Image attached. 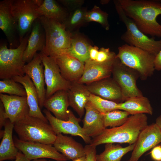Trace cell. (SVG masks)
<instances>
[{
    "label": "cell",
    "mask_w": 161,
    "mask_h": 161,
    "mask_svg": "<svg viewBox=\"0 0 161 161\" xmlns=\"http://www.w3.org/2000/svg\"><path fill=\"white\" fill-rule=\"evenodd\" d=\"M43 112L56 134L63 133L79 136L86 143H90L91 138L86 134L83 128L79 125L81 118L76 117L70 110L68 109L67 111L68 120L67 121L56 118L47 109H44Z\"/></svg>",
    "instance_id": "cell-12"
},
{
    "label": "cell",
    "mask_w": 161,
    "mask_h": 161,
    "mask_svg": "<svg viewBox=\"0 0 161 161\" xmlns=\"http://www.w3.org/2000/svg\"><path fill=\"white\" fill-rule=\"evenodd\" d=\"M148 125L145 114L131 115L121 126L106 128L100 134L93 138L90 144L95 146L108 143L131 145L136 143L141 131Z\"/></svg>",
    "instance_id": "cell-2"
},
{
    "label": "cell",
    "mask_w": 161,
    "mask_h": 161,
    "mask_svg": "<svg viewBox=\"0 0 161 161\" xmlns=\"http://www.w3.org/2000/svg\"><path fill=\"white\" fill-rule=\"evenodd\" d=\"M67 91L69 106L81 118L84 114L85 107L91 93L86 84L78 82L71 83Z\"/></svg>",
    "instance_id": "cell-22"
},
{
    "label": "cell",
    "mask_w": 161,
    "mask_h": 161,
    "mask_svg": "<svg viewBox=\"0 0 161 161\" xmlns=\"http://www.w3.org/2000/svg\"><path fill=\"white\" fill-rule=\"evenodd\" d=\"M85 110L82 128L88 136L93 138L100 134L106 128L104 125L102 114L94 108L89 101Z\"/></svg>",
    "instance_id": "cell-23"
},
{
    "label": "cell",
    "mask_w": 161,
    "mask_h": 161,
    "mask_svg": "<svg viewBox=\"0 0 161 161\" xmlns=\"http://www.w3.org/2000/svg\"><path fill=\"white\" fill-rule=\"evenodd\" d=\"M43 66L39 53H36L32 60L25 64L23 68L24 74L30 78L36 88L40 108L44 106L46 99V89Z\"/></svg>",
    "instance_id": "cell-14"
},
{
    "label": "cell",
    "mask_w": 161,
    "mask_h": 161,
    "mask_svg": "<svg viewBox=\"0 0 161 161\" xmlns=\"http://www.w3.org/2000/svg\"><path fill=\"white\" fill-rule=\"evenodd\" d=\"M86 85L92 94L117 103L123 102L121 89L111 76Z\"/></svg>",
    "instance_id": "cell-16"
},
{
    "label": "cell",
    "mask_w": 161,
    "mask_h": 161,
    "mask_svg": "<svg viewBox=\"0 0 161 161\" xmlns=\"http://www.w3.org/2000/svg\"><path fill=\"white\" fill-rule=\"evenodd\" d=\"M0 93L27 97L26 91L24 87L12 78L4 79L0 80Z\"/></svg>",
    "instance_id": "cell-33"
},
{
    "label": "cell",
    "mask_w": 161,
    "mask_h": 161,
    "mask_svg": "<svg viewBox=\"0 0 161 161\" xmlns=\"http://www.w3.org/2000/svg\"><path fill=\"white\" fill-rule=\"evenodd\" d=\"M58 1L70 12L82 6L84 2L83 0H59Z\"/></svg>",
    "instance_id": "cell-37"
},
{
    "label": "cell",
    "mask_w": 161,
    "mask_h": 161,
    "mask_svg": "<svg viewBox=\"0 0 161 161\" xmlns=\"http://www.w3.org/2000/svg\"><path fill=\"white\" fill-rule=\"evenodd\" d=\"M39 54L44 67L45 81L46 86V99L58 90H67L71 83L62 76L55 58L47 56L42 52H40Z\"/></svg>",
    "instance_id": "cell-10"
},
{
    "label": "cell",
    "mask_w": 161,
    "mask_h": 161,
    "mask_svg": "<svg viewBox=\"0 0 161 161\" xmlns=\"http://www.w3.org/2000/svg\"><path fill=\"white\" fill-rule=\"evenodd\" d=\"M32 161H47V160L44 158H42L34 160Z\"/></svg>",
    "instance_id": "cell-46"
},
{
    "label": "cell",
    "mask_w": 161,
    "mask_h": 161,
    "mask_svg": "<svg viewBox=\"0 0 161 161\" xmlns=\"http://www.w3.org/2000/svg\"><path fill=\"white\" fill-rule=\"evenodd\" d=\"M116 58L125 65L138 72L140 78L146 80L155 70V56L141 48L125 44L119 47Z\"/></svg>",
    "instance_id": "cell-6"
},
{
    "label": "cell",
    "mask_w": 161,
    "mask_h": 161,
    "mask_svg": "<svg viewBox=\"0 0 161 161\" xmlns=\"http://www.w3.org/2000/svg\"><path fill=\"white\" fill-rule=\"evenodd\" d=\"M112 74L121 89L123 102L130 97L143 96L136 84L140 78L139 73L125 65L118 58H116L113 64Z\"/></svg>",
    "instance_id": "cell-9"
},
{
    "label": "cell",
    "mask_w": 161,
    "mask_h": 161,
    "mask_svg": "<svg viewBox=\"0 0 161 161\" xmlns=\"http://www.w3.org/2000/svg\"><path fill=\"white\" fill-rule=\"evenodd\" d=\"M126 15L145 34L161 38V24L157 21L161 15L158 0H118Z\"/></svg>",
    "instance_id": "cell-1"
},
{
    "label": "cell",
    "mask_w": 161,
    "mask_h": 161,
    "mask_svg": "<svg viewBox=\"0 0 161 161\" xmlns=\"http://www.w3.org/2000/svg\"><path fill=\"white\" fill-rule=\"evenodd\" d=\"M43 0H11L12 13L16 20L20 42L30 32L33 22L40 16L38 8Z\"/></svg>",
    "instance_id": "cell-8"
},
{
    "label": "cell",
    "mask_w": 161,
    "mask_h": 161,
    "mask_svg": "<svg viewBox=\"0 0 161 161\" xmlns=\"http://www.w3.org/2000/svg\"><path fill=\"white\" fill-rule=\"evenodd\" d=\"M108 14L100 8L95 5L90 10L87 11L85 16L87 23L95 21L100 24L106 30H109L110 25L108 21Z\"/></svg>",
    "instance_id": "cell-35"
},
{
    "label": "cell",
    "mask_w": 161,
    "mask_h": 161,
    "mask_svg": "<svg viewBox=\"0 0 161 161\" xmlns=\"http://www.w3.org/2000/svg\"><path fill=\"white\" fill-rule=\"evenodd\" d=\"M89 102L102 114L118 109V103L103 99L91 93Z\"/></svg>",
    "instance_id": "cell-34"
},
{
    "label": "cell",
    "mask_w": 161,
    "mask_h": 161,
    "mask_svg": "<svg viewBox=\"0 0 161 161\" xmlns=\"http://www.w3.org/2000/svg\"><path fill=\"white\" fill-rule=\"evenodd\" d=\"M118 109L126 111L131 115L139 114L152 115L153 113L150 101L143 95L130 97L118 103Z\"/></svg>",
    "instance_id": "cell-27"
},
{
    "label": "cell",
    "mask_w": 161,
    "mask_h": 161,
    "mask_svg": "<svg viewBox=\"0 0 161 161\" xmlns=\"http://www.w3.org/2000/svg\"><path fill=\"white\" fill-rule=\"evenodd\" d=\"M155 70L160 71L161 70V49L156 56L154 61Z\"/></svg>",
    "instance_id": "cell-42"
},
{
    "label": "cell",
    "mask_w": 161,
    "mask_h": 161,
    "mask_svg": "<svg viewBox=\"0 0 161 161\" xmlns=\"http://www.w3.org/2000/svg\"><path fill=\"white\" fill-rule=\"evenodd\" d=\"M11 0L0 2V28L4 34L10 47H17L18 35L16 22L12 13Z\"/></svg>",
    "instance_id": "cell-17"
},
{
    "label": "cell",
    "mask_w": 161,
    "mask_h": 161,
    "mask_svg": "<svg viewBox=\"0 0 161 161\" xmlns=\"http://www.w3.org/2000/svg\"><path fill=\"white\" fill-rule=\"evenodd\" d=\"M158 1H159L161 3V0H158Z\"/></svg>",
    "instance_id": "cell-47"
},
{
    "label": "cell",
    "mask_w": 161,
    "mask_h": 161,
    "mask_svg": "<svg viewBox=\"0 0 161 161\" xmlns=\"http://www.w3.org/2000/svg\"><path fill=\"white\" fill-rule=\"evenodd\" d=\"M96 147L90 144L85 146L86 161H97Z\"/></svg>",
    "instance_id": "cell-38"
},
{
    "label": "cell",
    "mask_w": 161,
    "mask_h": 161,
    "mask_svg": "<svg viewBox=\"0 0 161 161\" xmlns=\"http://www.w3.org/2000/svg\"><path fill=\"white\" fill-rule=\"evenodd\" d=\"M161 143V131L156 123L148 125L140 133L128 161H138L146 151Z\"/></svg>",
    "instance_id": "cell-13"
},
{
    "label": "cell",
    "mask_w": 161,
    "mask_h": 161,
    "mask_svg": "<svg viewBox=\"0 0 161 161\" xmlns=\"http://www.w3.org/2000/svg\"><path fill=\"white\" fill-rule=\"evenodd\" d=\"M14 129L20 140L53 145L57 134L49 122L27 115L14 124Z\"/></svg>",
    "instance_id": "cell-3"
},
{
    "label": "cell",
    "mask_w": 161,
    "mask_h": 161,
    "mask_svg": "<svg viewBox=\"0 0 161 161\" xmlns=\"http://www.w3.org/2000/svg\"><path fill=\"white\" fill-rule=\"evenodd\" d=\"M4 127V134L0 145V161L15 159L18 152L12 136L14 124L7 119Z\"/></svg>",
    "instance_id": "cell-26"
},
{
    "label": "cell",
    "mask_w": 161,
    "mask_h": 161,
    "mask_svg": "<svg viewBox=\"0 0 161 161\" xmlns=\"http://www.w3.org/2000/svg\"><path fill=\"white\" fill-rule=\"evenodd\" d=\"M14 161H31L21 151H18Z\"/></svg>",
    "instance_id": "cell-43"
},
{
    "label": "cell",
    "mask_w": 161,
    "mask_h": 161,
    "mask_svg": "<svg viewBox=\"0 0 161 161\" xmlns=\"http://www.w3.org/2000/svg\"><path fill=\"white\" fill-rule=\"evenodd\" d=\"M87 11L86 8L82 6L70 12L62 23L66 30L72 33L73 30L87 23L85 16Z\"/></svg>",
    "instance_id": "cell-31"
},
{
    "label": "cell",
    "mask_w": 161,
    "mask_h": 161,
    "mask_svg": "<svg viewBox=\"0 0 161 161\" xmlns=\"http://www.w3.org/2000/svg\"><path fill=\"white\" fill-rule=\"evenodd\" d=\"M115 9L126 31L121 35L122 40L129 45L141 48L155 56L161 49V40H155L141 32L133 20L125 14L118 0H114Z\"/></svg>",
    "instance_id": "cell-5"
},
{
    "label": "cell",
    "mask_w": 161,
    "mask_h": 161,
    "mask_svg": "<svg viewBox=\"0 0 161 161\" xmlns=\"http://www.w3.org/2000/svg\"><path fill=\"white\" fill-rule=\"evenodd\" d=\"M115 60L99 63L89 59L85 62L83 74L78 82L86 84L110 77Z\"/></svg>",
    "instance_id": "cell-18"
},
{
    "label": "cell",
    "mask_w": 161,
    "mask_h": 161,
    "mask_svg": "<svg viewBox=\"0 0 161 161\" xmlns=\"http://www.w3.org/2000/svg\"><path fill=\"white\" fill-rule=\"evenodd\" d=\"M40 16L52 19L63 23L69 13L66 9L54 0H44L38 8Z\"/></svg>",
    "instance_id": "cell-29"
},
{
    "label": "cell",
    "mask_w": 161,
    "mask_h": 161,
    "mask_svg": "<svg viewBox=\"0 0 161 161\" xmlns=\"http://www.w3.org/2000/svg\"><path fill=\"white\" fill-rule=\"evenodd\" d=\"M0 100L5 109L6 118L14 124L29 114L27 97L0 94Z\"/></svg>",
    "instance_id": "cell-15"
},
{
    "label": "cell",
    "mask_w": 161,
    "mask_h": 161,
    "mask_svg": "<svg viewBox=\"0 0 161 161\" xmlns=\"http://www.w3.org/2000/svg\"><path fill=\"white\" fill-rule=\"evenodd\" d=\"M30 32L20 41L19 45L15 48L9 49L4 44L0 45L1 79L12 78L15 76L25 75L23 68L26 63L23 60V55L27 45Z\"/></svg>",
    "instance_id": "cell-7"
},
{
    "label": "cell",
    "mask_w": 161,
    "mask_h": 161,
    "mask_svg": "<svg viewBox=\"0 0 161 161\" xmlns=\"http://www.w3.org/2000/svg\"><path fill=\"white\" fill-rule=\"evenodd\" d=\"M56 150L66 157L68 160H73L86 156L83 145L72 137L57 134L56 139L53 145Z\"/></svg>",
    "instance_id": "cell-24"
},
{
    "label": "cell",
    "mask_w": 161,
    "mask_h": 161,
    "mask_svg": "<svg viewBox=\"0 0 161 161\" xmlns=\"http://www.w3.org/2000/svg\"><path fill=\"white\" fill-rule=\"evenodd\" d=\"M54 58L65 79L71 83L79 80L83 74L84 62L67 55H59Z\"/></svg>",
    "instance_id": "cell-20"
},
{
    "label": "cell",
    "mask_w": 161,
    "mask_h": 161,
    "mask_svg": "<svg viewBox=\"0 0 161 161\" xmlns=\"http://www.w3.org/2000/svg\"><path fill=\"white\" fill-rule=\"evenodd\" d=\"M69 106L67 91L64 90H58L46 99L44 105L55 117L65 121L68 120L67 111Z\"/></svg>",
    "instance_id": "cell-25"
},
{
    "label": "cell",
    "mask_w": 161,
    "mask_h": 161,
    "mask_svg": "<svg viewBox=\"0 0 161 161\" xmlns=\"http://www.w3.org/2000/svg\"><path fill=\"white\" fill-rule=\"evenodd\" d=\"M72 161H86V156H84L75 159Z\"/></svg>",
    "instance_id": "cell-45"
},
{
    "label": "cell",
    "mask_w": 161,
    "mask_h": 161,
    "mask_svg": "<svg viewBox=\"0 0 161 161\" xmlns=\"http://www.w3.org/2000/svg\"><path fill=\"white\" fill-rule=\"evenodd\" d=\"M12 78L21 84L26 90L27 101L29 108V115L48 123V120L41 110L37 92L29 76L25 74L23 76H15Z\"/></svg>",
    "instance_id": "cell-21"
},
{
    "label": "cell",
    "mask_w": 161,
    "mask_h": 161,
    "mask_svg": "<svg viewBox=\"0 0 161 161\" xmlns=\"http://www.w3.org/2000/svg\"><path fill=\"white\" fill-rule=\"evenodd\" d=\"M45 45V32L38 18L32 25L27 45L23 53L24 61L25 63L29 62L37 51L43 52Z\"/></svg>",
    "instance_id": "cell-19"
},
{
    "label": "cell",
    "mask_w": 161,
    "mask_h": 161,
    "mask_svg": "<svg viewBox=\"0 0 161 161\" xmlns=\"http://www.w3.org/2000/svg\"><path fill=\"white\" fill-rule=\"evenodd\" d=\"M150 154L151 158L154 161H161V145H156L153 148Z\"/></svg>",
    "instance_id": "cell-39"
},
{
    "label": "cell",
    "mask_w": 161,
    "mask_h": 161,
    "mask_svg": "<svg viewBox=\"0 0 161 161\" xmlns=\"http://www.w3.org/2000/svg\"><path fill=\"white\" fill-rule=\"evenodd\" d=\"M13 139L16 147L30 160L45 158L56 161L69 160L52 145L23 141L16 136L13 137Z\"/></svg>",
    "instance_id": "cell-11"
},
{
    "label": "cell",
    "mask_w": 161,
    "mask_h": 161,
    "mask_svg": "<svg viewBox=\"0 0 161 161\" xmlns=\"http://www.w3.org/2000/svg\"><path fill=\"white\" fill-rule=\"evenodd\" d=\"M7 119L5 116V111L4 105L0 100V129L4 126Z\"/></svg>",
    "instance_id": "cell-40"
},
{
    "label": "cell",
    "mask_w": 161,
    "mask_h": 161,
    "mask_svg": "<svg viewBox=\"0 0 161 161\" xmlns=\"http://www.w3.org/2000/svg\"><path fill=\"white\" fill-rule=\"evenodd\" d=\"M39 18L46 37L45 47L42 52L54 57L70 47L72 33L67 30L62 23L43 16Z\"/></svg>",
    "instance_id": "cell-4"
},
{
    "label": "cell",
    "mask_w": 161,
    "mask_h": 161,
    "mask_svg": "<svg viewBox=\"0 0 161 161\" xmlns=\"http://www.w3.org/2000/svg\"><path fill=\"white\" fill-rule=\"evenodd\" d=\"M116 55L111 51L109 48H101L99 50L95 61L99 63H105L114 61Z\"/></svg>",
    "instance_id": "cell-36"
},
{
    "label": "cell",
    "mask_w": 161,
    "mask_h": 161,
    "mask_svg": "<svg viewBox=\"0 0 161 161\" xmlns=\"http://www.w3.org/2000/svg\"><path fill=\"white\" fill-rule=\"evenodd\" d=\"M91 45L82 36L72 32L70 47L62 52L59 55L71 56L85 63L89 59V49Z\"/></svg>",
    "instance_id": "cell-28"
},
{
    "label": "cell",
    "mask_w": 161,
    "mask_h": 161,
    "mask_svg": "<svg viewBox=\"0 0 161 161\" xmlns=\"http://www.w3.org/2000/svg\"><path fill=\"white\" fill-rule=\"evenodd\" d=\"M105 127H115L121 126L127 120L130 114L126 111L119 109L102 114Z\"/></svg>",
    "instance_id": "cell-32"
},
{
    "label": "cell",
    "mask_w": 161,
    "mask_h": 161,
    "mask_svg": "<svg viewBox=\"0 0 161 161\" xmlns=\"http://www.w3.org/2000/svg\"><path fill=\"white\" fill-rule=\"evenodd\" d=\"M135 143L123 147L119 144L112 143L106 144L104 151L97 154V161H120L122 157L129 151H133Z\"/></svg>",
    "instance_id": "cell-30"
},
{
    "label": "cell",
    "mask_w": 161,
    "mask_h": 161,
    "mask_svg": "<svg viewBox=\"0 0 161 161\" xmlns=\"http://www.w3.org/2000/svg\"><path fill=\"white\" fill-rule=\"evenodd\" d=\"M161 131V114L156 119L155 123Z\"/></svg>",
    "instance_id": "cell-44"
},
{
    "label": "cell",
    "mask_w": 161,
    "mask_h": 161,
    "mask_svg": "<svg viewBox=\"0 0 161 161\" xmlns=\"http://www.w3.org/2000/svg\"><path fill=\"white\" fill-rule=\"evenodd\" d=\"M98 47L95 46H94L91 45L89 49V59L95 61L96 58L99 51Z\"/></svg>",
    "instance_id": "cell-41"
}]
</instances>
